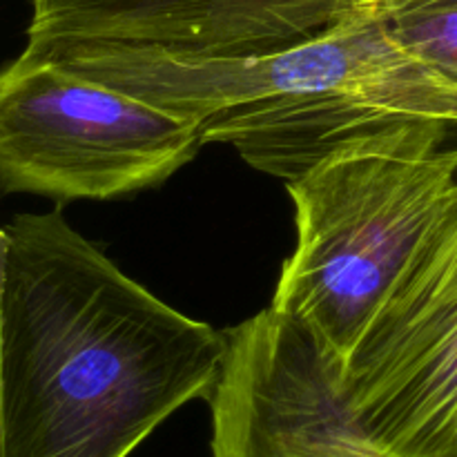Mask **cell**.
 <instances>
[{
  "mask_svg": "<svg viewBox=\"0 0 457 457\" xmlns=\"http://www.w3.org/2000/svg\"><path fill=\"white\" fill-rule=\"evenodd\" d=\"M226 333L120 270L61 210L0 223V457H129L210 400Z\"/></svg>",
  "mask_w": 457,
  "mask_h": 457,
  "instance_id": "obj_1",
  "label": "cell"
},
{
  "mask_svg": "<svg viewBox=\"0 0 457 457\" xmlns=\"http://www.w3.org/2000/svg\"><path fill=\"white\" fill-rule=\"evenodd\" d=\"M38 58L192 120L205 145L235 147L284 183L393 125L457 129V83L409 52L360 0L312 38L268 54L186 56L94 45Z\"/></svg>",
  "mask_w": 457,
  "mask_h": 457,
  "instance_id": "obj_2",
  "label": "cell"
},
{
  "mask_svg": "<svg viewBox=\"0 0 457 457\" xmlns=\"http://www.w3.org/2000/svg\"><path fill=\"white\" fill-rule=\"evenodd\" d=\"M453 129L400 123L286 183L297 244L270 308L303 326L335 370L457 205Z\"/></svg>",
  "mask_w": 457,
  "mask_h": 457,
  "instance_id": "obj_3",
  "label": "cell"
},
{
  "mask_svg": "<svg viewBox=\"0 0 457 457\" xmlns=\"http://www.w3.org/2000/svg\"><path fill=\"white\" fill-rule=\"evenodd\" d=\"M192 120L43 58L0 67V192L56 204L156 187L204 147Z\"/></svg>",
  "mask_w": 457,
  "mask_h": 457,
  "instance_id": "obj_4",
  "label": "cell"
},
{
  "mask_svg": "<svg viewBox=\"0 0 457 457\" xmlns=\"http://www.w3.org/2000/svg\"><path fill=\"white\" fill-rule=\"evenodd\" d=\"M339 393L393 457H457V205L373 317Z\"/></svg>",
  "mask_w": 457,
  "mask_h": 457,
  "instance_id": "obj_5",
  "label": "cell"
},
{
  "mask_svg": "<svg viewBox=\"0 0 457 457\" xmlns=\"http://www.w3.org/2000/svg\"><path fill=\"white\" fill-rule=\"evenodd\" d=\"M226 337L208 400L212 457H393L351 418L337 373L303 326L266 308Z\"/></svg>",
  "mask_w": 457,
  "mask_h": 457,
  "instance_id": "obj_6",
  "label": "cell"
},
{
  "mask_svg": "<svg viewBox=\"0 0 457 457\" xmlns=\"http://www.w3.org/2000/svg\"><path fill=\"white\" fill-rule=\"evenodd\" d=\"M357 0H31L25 56L70 47L253 56L312 38Z\"/></svg>",
  "mask_w": 457,
  "mask_h": 457,
  "instance_id": "obj_7",
  "label": "cell"
},
{
  "mask_svg": "<svg viewBox=\"0 0 457 457\" xmlns=\"http://www.w3.org/2000/svg\"><path fill=\"white\" fill-rule=\"evenodd\" d=\"M409 52L457 83V0H360Z\"/></svg>",
  "mask_w": 457,
  "mask_h": 457,
  "instance_id": "obj_8",
  "label": "cell"
}]
</instances>
